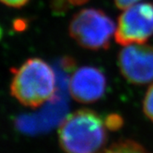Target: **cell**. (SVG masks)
I'll return each instance as SVG.
<instances>
[{
    "label": "cell",
    "mask_w": 153,
    "mask_h": 153,
    "mask_svg": "<svg viewBox=\"0 0 153 153\" xmlns=\"http://www.w3.org/2000/svg\"><path fill=\"white\" fill-rule=\"evenodd\" d=\"M103 119L90 110L69 114L59 128V140L65 153H98L105 143Z\"/></svg>",
    "instance_id": "6da1fadb"
},
{
    "label": "cell",
    "mask_w": 153,
    "mask_h": 153,
    "mask_svg": "<svg viewBox=\"0 0 153 153\" xmlns=\"http://www.w3.org/2000/svg\"><path fill=\"white\" fill-rule=\"evenodd\" d=\"M10 91L22 105L38 107L54 96L55 72L43 60L29 59L14 71Z\"/></svg>",
    "instance_id": "7a4b0ae2"
},
{
    "label": "cell",
    "mask_w": 153,
    "mask_h": 153,
    "mask_svg": "<svg viewBox=\"0 0 153 153\" xmlns=\"http://www.w3.org/2000/svg\"><path fill=\"white\" fill-rule=\"evenodd\" d=\"M114 22L104 12L95 9H85L73 16L69 26L71 37L83 48L107 49L113 33Z\"/></svg>",
    "instance_id": "3957f363"
},
{
    "label": "cell",
    "mask_w": 153,
    "mask_h": 153,
    "mask_svg": "<svg viewBox=\"0 0 153 153\" xmlns=\"http://www.w3.org/2000/svg\"><path fill=\"white\" fill-rule=\"evenodd\" d=\"M153 34V4H135L124 10L115 32L117 44L128 46L145 44Z\"/></svg>",
    "instance_id": "277c9868"
},
{
    "label": "cell",
    "mask_w": 153,
    "mask_h": 153,
    "mask_svg": "<svg viewBox=\"0 0 153 153\" xmlns=\"http://www.w3.org/2000/svg\"><path fill=\"white\" fill-rule=\"evenodd\" d=\"M118 65L123 76L134 84H146L153 80V46L130 44L121 50Z\"/></svg>",
    "instance_id": "5b68a950"
},
{
    "label": "cell",
    "mask_w": 153,
    "mask_h": 153,
    "mask_svg": "<svg viewBox=\"0 0 153 153\" xmlns=\"http://www.w3.org/2000/svg\"><path fill=\"white\" fill-rule=\"evenodd\" d=\"M105 84V77L99 69L92 66H82L71 76L69 90L76 101L91 103L102 97Z\"/></svg>",
    "instance_id": "8992f818"
},
{
    "label": "cell",
    "mask_w": 153,
    "mask_h": 153,
    "mask_svg": "<svg viewBox=\"0 0 153 153\" xmlns=\"http://www.w3.org/2000/svg\"><path fill=\"white\" fill-rule=\"evenodd\" d=\"M102 153H148L146 149L133 140H123L115 143Z\"/></svg>",
    "instance_id": "52a82bcc"
},
{
    "label": "cell",
    "mask_w": 153,
    "mask_h": 153,
    "mask_svg": "<svg viewBox=\"0 0 153 153\" xmlns=\"http://www.w3.org/2000/svg\"><path fill=\"white\" fill-rule=\"evenodd\" d=\"M143 110L146 116L153 121V84L148 88L143 101Z\"/></svg>",
    "instance_id": "ba28073f"
},
{
    "label": "cell",
    "mask_w": 153,
    "mask_h": 153,
    "mask_svg": "<svg viewBox=\"0 0 153 153\" xmlns=\"http://www.w3.org/2000/svg\"><path fill=\"white\" fill-rule=\"evenodd\" d=\"M105 124L110 128L116 129L122 124V120H121L120 117L117 115H111L110 117H108Z\"/></svg>",
    "instance_id": "9c48e42d"
},
{
    "label": "cell",
    "mask_w": 153,
    "mask_h": 153,
    "mask_svg": "<svg viewBox=\"0 0 153 153\" xmlns=\"http://www.w3.org/2000/svg\"><path fill=\"white\" fill-rule=\"evenodd\" d=\"M140 0H115V4L117 7L120 10H125L140 2Z\"/></svg>",
    "instance_id": "30bf717a"
},
{
    "label": "cell",
    "mask_w": 153,
    "mask_h": 153,
    "mask_svg": "<svg viewBox=\"0 0 153 153\" xmlns=\"http://www.w3.org/2000/svg\"><path fill=\"white\" fill-rule=\"evenodd\" d=\"M6 5L10 6V7H22L24 4H26L28 2V0H1Z\"/></svg>",
    "instance_id": "8fae6325"
},
{
    "label": "cell",
    "mask_w": 153,
    "mask_h": 153,
    "mask_svg": "<svg viewBox=\"0 0 153 153\" xmlns=\"http://www.w3.org/2000/svg\"><path fill=\"white\" fill-rule=\"evenodd\" d=\"M71 4H76V5H78V4H84L86 3L88 0H68Z\"/></svg>",
    "instance_id": "7c38bea8"
}]
</instances>
